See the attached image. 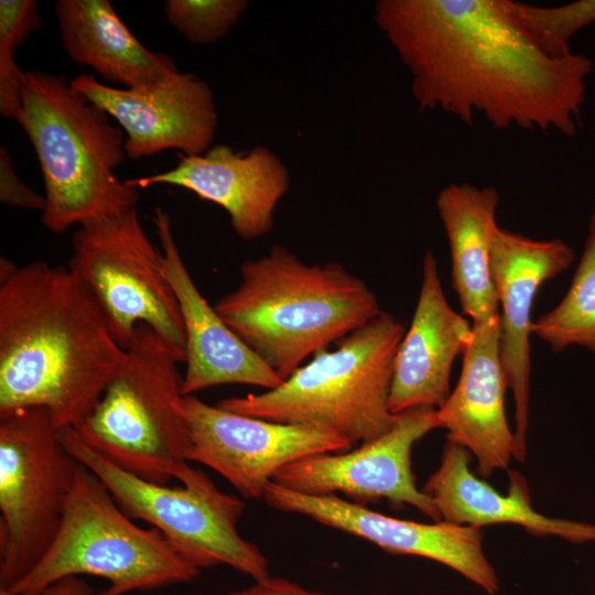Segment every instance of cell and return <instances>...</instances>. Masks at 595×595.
Returning a JSON list of instances; mask_svg holds the SVG:
<instances>
[{"label":"cell","instance_id":"obj_1","mask_svg":"<svg viewBox=\"0 0 595 595\" xmlns=\"http://www.w3.org/2000/svg\"><path fill=\"white\" fill-rule=\"evenodd\" d=\"M374 18L410 72L421 111L575 134L592 60L547 55L506 0H378Z\"/></svg>","mask_w":595,"mask_h":595},{"label":"cell","instance_id":"obj_2","mask_svg":"<svg viewBox=\"0 0 595 595\" xmlns=\"http://www.w3.org/2000/svg\"><path fill=\"white\" fill-rule=\"evenodd\" d=\"M0 264V415L43 408L57 431L76 429L125 349L68 267Z\"/></svg>","mask_w":595,"mask_h":595},{"label":"cell","instance_id":"obj_3","mask_svg":"<svg viewBox=\"0 0 595 595\" xmlns=\"http://www.w3.org/2000/svg\"><path fill=\"white\" fill-rule=\"evenodd\" d=\"M213 306L283 381L382 312L365 281L340 263L307 264L281 245L244 262L237 288Z\"/></svg>","mask_w":595,"mask_h":595},{"label":"cell","instance_id":"obj_4","mask_svg":"<svg viewBox=\"0 0 595 595\" xmlns=\"http://www.w3.org/2000/svg\"><path fill=\"white\" fill-rule=\"evenodd\" d=\"M17 123L40 163L42 223L50 231L61 235L137 208L139 188L116 175L126 154L123 130L63 76L24 73Z\"/></svg>","mask_w":595,"mask_h":595},{"label":"cell","instance_id":"obj_5","mask_svg":"<svg viewBox=\"0 0 595 595\" xmlns=\"http://www.w3.org/2000/svg\"><path fill=\"white\" fill-rule=\"evenodd\" d=\"M405 333L382 311L367 325L324 348L278 388L223 399L239 414L332 431L353 445L386 433L397 420L389 408L393 366Z\"/></svg>","mask_w":595,"mask_h":595},{"label":"cell","instance_id":"obj_6","mask_svg":"<svg viewBox=\"0 0 595 595\" xmlns=\"http://www.w3.org/2000/svg\"><path fill=\"white\" fill-rule=\"evenodd\" d=\"M180 358L150 326L139 324L119 367L75 429L122 469L169 485L191 474L190 430L182 410Z\"/></svg>","mask_w":595,"mask_h":595},{"label":"cell","instance_id":"obj_7","mask_svg":"<svg viewBox=\"0 0 595 595\" xmlns=\"http://www.w3.org/2000/svg\"><path fill=\"white\" fill-rule=\"evenodd\" d=\"M199 571L158 529L137 526L99 477L79 464L52 544L8 591L35 595L61 580L91 575L109 582L97 595H125L190 583Z\"/></svg>","mask_w":595,"mask_h":595},{"label":"cell","instance_id":"obj_8","mask_svg":"<svg viewBox=\"0 0 595 595\" xmlns=\"http://www.w3.org/2000/svg\"><path fill=\"white\" fill-rule=\"evenodd\" d=\"M57 433L63 446L99 477L129 517L162 532L196 567L228 565L253 581L270 575L267 558L238 531L245 502L218 489L203 470L193 468L183 487L172 488L122 469L86 444L75 429Z\"/></svg>","mask_w":595,"mask_h":595},{"label":"cell","instance_id":"obj_9","mask_svg":"<svg viewBox=\"0 0 595 595\" xmlns=\"http://www.w3.org/2000/svg\"><path fill=\"white\" fill-rule=\"evenodd\" d=\"M78 465L45 409L0 415V589L21 581L52 544Z\"/></svg>","mask_w":595,"mask_h":595},{"label":"cell","instance_id":"obj_10","mask_svg":"<svg viewBox=\"0 0 595 595\" xmlns=\"http://www.w3.org/2000/svg\"><path fill=\"white\" fill-rule=\"evenodd\" d=\"M67 267L123 349L137 325L145 324L185 363L178 303L163 272L161 249L144 232L137 208L78 227Z\"/></svg>","mask_w":595,"mask_h":595},{"label":"cell","instance_id":"obj_11","mask_svg":"<svg viewBox=\"0 0 595 595\" xmlns=\"http://www.w3.org/2000/svg\"><path fill=\"white\" fill-rule=\"evenodd\" d=\"M181 405L190 430L188 462L214 469L246 498H263L275 474L291 463L353 447L325 429L239 414L195 396L183 397Z\"/></svg>","mask_w":595,"mask_h":595},{"label":"cell","instance_id":"obj_12","mask_svg":"<svg viewBox=\"0 0 595 595\" xmlns=\"http://www.w3.org/2000/svg\"><path fill=\"white\" fill-rule=\"evenodd\" d=\"M434 429H439L436 408H412L397 414L386 433L356 450L304 457L281 468L272 482L311 496L340 493L360 506L387 499L442 521L432 499L418 488L411 464L414 444Z\"/></svg>","mask_w":595,"mask_h":595},{"label":"cell","instance_id":"obj_13","mask_svg":"<svg viewBox=\"0 0 595 595\" xmlns=\"http://www.w3.org/2000/svg\"><path fill=\"white\" fill-rule=\"evenodd\" d=\"M263 500L280 511L299 513L322 524L365 539L382 550L439 562L489 595L499 592L497 573L487 559L483 529L446 521L432 523L399 519L336 495L311 496L271 482Z\"/></svg>","mask_w":595,"mask_h":595},{"label":"cell","instance_id":"obj_14","mask_svg":"<svg viewBox=\"0 0 595 595\" xmlns=\"http://www.w3.org/2000/svg\"><path fill=\"white\" fill-rule=\"evenodd\" d=\"M573 249L562 239L536 240L497 228L490 250V274L499 303V351L515 401V459L527 454L530 397L531 309L540 286L566 270Z\"/></svg>","mask_w":595,"mask_h":595},{"label":"cell","instance_id":"obj_15","mask_svg":"<svg viewBox=\"0 0 595 595\" xmlns=\"http://www.w3.org/2000/svg\"><path fill=\"white\" fill-rule=\"evenodd\" d=\"M74 89L116 119L126 134V154L133 160L176 149L198 155L210 148L218 117L209 85L191 73H178L145 89L117 88L94 75L71 80Z\"/></svg>","mask_w":595,"mask_h":595},{"label":"cell","instance_id":"obj_16","mask_svg":"<svg viewBox=\"0 0 595 595\" xmlns=\"http://www.w3.org/2000/svg\"><path fill=\"white\" fill-rule=\"evenodd\" d=\"M127 183L137 188L167 184L191 191L224 208L237 236L255 240L272 230L274 210L290 187V173L267 147L236 151L219 143L198 155L178 153L173 169Z\"/></svg>","mask_w":595,"mask_h":595},{"label":"cell","instance_id":"obj_17","mask_svg":"<svg viewBox=\"0 0 595 595\" xmlns=\"http://www.w3.org/2000/svg\"><path fill=\"white\" fill-rule=\"evenodd\" d=\"M153 223L162 267L178 303L185 333L182 394L221 385H248L266 390L283 380L264 364L209 305L192 279L176 245L169 214L154 208Z\"/></svg>","mask_w":595,"mask_h":595},{"label":"cell","instance_id":"obj_18","mask_svg":"<svg viewBox=\"0 0 595 595\" xmlns=\"http://www.w3.org/2000/svg\"><path fill=\"white\" fill-rule=\"evenodd\" d=\"M508 388L499 351V316L473 323L457 385L436 409L440 429L477 459L476 475L487 478L508 469L515 458V434L505 411Z\"/></svg>","mask_w":595,"mask_h":595},{"label":"cell","instance_id":"obj_19","mask_svg":"<svg viewBox=\"0 0 595 595\" xmlns=\"http://www.w3.org/2000/svg\"><path fill=\"white\" fill-rule=\"evenodd\" d=\"M473 336V325L446 301L432 250L422 260L416 306L399 345L389 396L393 414L418 407L440 408L451 393L453 364Z\"/></svg>","mask_w":595,"mask_h":595},{"label":"cell","instance_id":"obj_20","mask_svg":"<svg viewBox=\"0 0 595 595\" xmlns=\"http://www.w3.org/2000/svg\"><path fill=\"white\" fill-rule=\"evenodd\" d=\"M470 452L447 441L440 466L423 491L432 499L441 520L483 528L510 523L537 537H558L572 543L595 542V524L547 517L532 507L527 479L510 470L505 494L470 470Z\"/></svg>","mask_w":595,"mask_h":595},{"label":"cell","instance_id":"obj_21","mask_svg":"<svg viewBox=\"0 0 595 595\" xmlns=\"http://www.w3.org/2000/svg\"><path fill=\"white\" fill-rule=\"evenodd\" d=\"M54 11L69 58L108 82L145 89L180 73L170 56L144 47L107 0H58Z\"/></svg>","mask_w":595,"mask_h":595},{"label":"cell","instance_id":"obj_22","mask_svg":"<svg viewBox=\"0 0 595 595\" xmlns=\"http://www.w3.org/2000/svg\"><path fill=\"white\" fill-rule=\"evenodd\" d=\"M436 209L448 241L452 286L473 323L499 316L489 259L498 228V191L493 186L450 184L436 197Z\"/></svg>","mask_w":595,"mask_h":595},{"label":"cell","instance_id":"obj_23","mask_svg":"<svg viewBox=\"0 0 595 595\" xmlns=\"http://www.w3.org/2000/svg\"><path fill=\"white\" fill-rule=\"evenodd\" d=\"M531 332L556 353L572 345L595 353V208L567 292L554 309L532 322Z\"/></svg>","mask_w":595,"mask_h":595},{"label":"cell","instance_id":"obj_24","mask_svg":"<svg viewBox=\"0 0 595 595\" xmlns=\"http://www.w3.org/2000/svg\"><path fill=\"white\" fill-rule=\"evenodd\" d=\"M507 7L534 43L551 57L572 54L570 42L582 29L595 23V0L541 7L506 0Z\"/></svg>","mask_w":595,"mask_h":595},{"label":"cell","instance_id":"obj_25","mask_svg":"<svg viewBox=\"0 0 595 595\" xmlns=\"http://www.w3.org/2000/svg\"><path fill=\"white\" fill-rule=\"evenodd\" d=\"M41 26L35 0L0 1V112L15 122L22 107L24 72L14 60L17 48Z\"/></svg>","mask_w":595,"mask_h":595},{"label":"cell","instance_id":"obj_26","mask_svg":"<svg viewBox=\"0 0 595 595\" xmlns=\"http://www.w3.org/2000/svg\"><path fill=\"white\" fill-rule=\"evenodd\" d=\"M248 7L246 0H167L164 12L190 43L207 45L226 36Z\"/></svg>","mask_w":595,"mask_h":595},{"label":"cell","instance_id":"obj_27","mask_svg":"<svg viewBox=\"0 0 595 595\" xmlns=\"http://www.w3.org/2000/svg\"><path fill=\"white\" fill-rule=\"evenodd\" d=\"M0 202L28 210L43 212L45 208V197L20 180L4 147H0Z\"/></svg>","mask_w":595,"mask_h":595},{"label":"cell","instance_id":"obj_28","mask_svg":"<svg viewBox=\"0 0 595 595\" xmlns=\"http://www.w3.org/2000/svg\"><path fill=\"white\" fill-rule=\"evenodd\" d=\"M224 595H324L303 588L299 584L283 578L268 576L255 581V583L244 589L230 592Z\"/></svg>","mask_w":595,"mask_h":595},{"label":"cell","instance_id":"obj_29","mask_svg":"<svg viewBox=\"0 0 595 595\" xmlns=\"http://www.w3.org/2000/svg\"><path fill=\"white\" fill-rule=\"evenodd\" d=\"M0 595H22L0 589ZM35 595H94L91 587L78 576L61 580Z\"/></svg>","mask_w":595,"mask_h":595}]
</instances>
